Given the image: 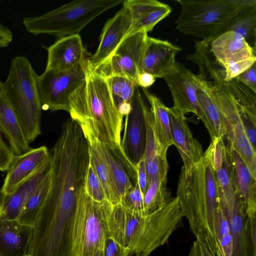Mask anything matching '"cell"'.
<instances>
[{
  "label": "cell",
  "mask_w": 256,
  "mask_h": 256,
  "mask_svg": "<svg viewBox=\"0 0 256 256\" xmlns=\"http://www.w3.org/2000/svg\"><path fill=\"white\" fill-rule=\"evenodd\" d=\"M86 82L68 100L71 118L84 134L94 136L110 148L122 150L121 132L123 116L118 112L106 80L84 60Z\"/></svg>",
  "instance_id": "obj_1"
},
{
  "label": "cell",
  "mask_w": 256,
  "mask_h": 256,
  "mask_svg": "<svg viewBox=\"0 0 256 256\" xmlns=\"http://www.w3.org/2000/svg\"><path fill=\"white\" fill-rule=\"evenodd\" d=\"M182 214L196 240L216 256L215 218L220 204L215 172L208 156L190 169L182 166L176 192Z\"/></svg>",
  "instance_id": "obj_2"
},
{
  "label": "cell",
  "mask_w": 256,
  "mask_h": 256,
  "mask_svg": "<svg viewBox=\"0 0 256 256\" xmlns=\"http://www.w3.org/2000/svg\"><path fill=\"white\" fill-rule=\"evenodd\" d=\"M206 82L224 127L228 146L238 154L256 178V151L246 135L240 114L242 106L256 107V93L235 78Z\"/></svg>",
  "instance_id": "obj_3"
},
{
  "label": "cell",
  "mask_w": 256,
  "mask_h": 256,
  "mask_svg": "<svg viewBox=\"0 0 256 256\" xmlns=\"http://www.w3.org/2000/svg\"><path fill=\"white\" fill-rule=\"evenodd\" d=\"M252 0H176L181 10L176 22L182 33L211 44L227 32Z\"/></svg>",
  "instance_id": "obj_4"
},
{
  "label": "cell",
  "mask_w": 256,
  "mask_h": 256,
  "mask_svg": "<svg viewBox=\"0 0 256 256\" xmlns=\"http://www.w3.org/2000/svg\"><path fill=\"white\" fill-rule=\"evenodd\" d=\"M38 75L25 56L14 58L4 83L12 105L28 143L41 134L42 106L37 86Z\"/></svg>",
  "instance_id": "obj_5"
},
{
  "label": "cell",
  "mask_w": 256,
  "mask_h": 256,
  "mask_svg": "<svg viewBox=\"0 0 256 256\" xmlns=\"http://www.w3.org/2000/svg\"><path fill=\"white\" fill-rule=\"evenodd\" d=\"M124 0H76L44 14L26 16L23 24L34 35L50 34L59 38L79 34L91 21Z\"/></svg>",
  "instance_id": "obj_6"
},
{
  "label": "cell",
  "mask_w": 256,
  "mask_h": 256,
  "mask_svg": "<svg viewBox=\"0 0 256 256\" xmlns=\"http://www.w3.org/2000/svg\"><path fill=\"white\" fill-rule=\"evenodd\" d=\"M107 202H96L87 194L84 187L82 189L74 220L70 256H90L103 247Z\"/></svg>",
  "instance_id": "obj_7"
},
{
  "label": "cell",
  "mask_w": 256,
  "mask_h": 256,
  "mask_svg": "<svg viewBox=\"0 0 256 256\" xmlns=\"http://www.w3.org/2000/svg\"><path fill=\"white\" fill-rule=\"evenodd\" d=\"M183 216L176 196L172 198L162 207L144 216L134 254L150 256L154 250L166 244L180 226Z\"/></svg>",
  "instance_id": "obj_8"
},
{
  "label": "cell",
  "mask_w": 256,
  "mask_h": 256,
  "mask_svg": "<svg viewBox=\"0 0 256 256\" xmlns=\"http://www.w3.org/2000/svg\"><path fill=\"white\" fill-rule=\"evenodd\" d=\"M83 63L63 72L44 70L37 78V86L42 109L54 112H68L70 95L86 82V74Z\"/></svg>",
  "instance_id": "obj_9"
},
{
  "label": "cell",
  "mask_w": 256,
  "mask_h": 256,
  "mask_svg": "<svg viewBox=\"0 0 256 256\" xmlns=\"http://www.w3.org/2000/svg\"><path fill=\"white\" fill-rule=\"evenodd\" d=\"M148 36V32L144 30L126 36L106 60L96 68H92L105 78L122 76L136 84L142 72V61Z\"/></svg>",
  "instance_id": "obj_10"
},
{
  "label": "cell",
  "mask_w": 256,
  "mask_h": 256,
  "mask_svg": "<svg viewBox=\"0 0 256 256\" xmlns=\"http://www.w3.org/2000/svg\"><path fill=\"white\" fill-rule=\"evenodd\" d=\"M172 94L174 106L184 115L192 112L204 123L210 138L212 131L199 106L196 90L200 84L198 75L182 64L176 62L174 68L162 78Z\"/></svg>",
  "instance_id": "obj_11"
},
{
  "label": "cell",
  "mask_w": 256,
  "mask_h": 256,
  "mask_svg": "<svg viewBox=\"0 0 256 256\" xmlns=\"http://www.w3.org/2000/svg\"><path fill=\"white\" fill-rule=\"evenodd\" d=\"M87 141L96 148L108 168L112 184L120 203L121 198L130 191L137 182L136 169L122 150L110 148L94 136L84 134Z\"/></svg>",
  "instance_id": "obj_12"
},
{
  "label": "cell",
  "mask_w": 256,
  "mask_h": 256,
  "mask_svg": "<svg viewBox=\"0 0 256 256\" xmlns=\"http://www.w3.org/2000/svg\"><path fill=\"white\" fill-rule=\"evenodd\" d=\"M131 106L130 113L125 116L124 133L121 146L128 159L136 168L145 152V110L147 107L138 86L136 88Z\"/></svg>",
  "instance_id": "obj_13"
},
{
  "label": "cell",
  "mask_w": 256,
  "mask_h": 256,
  "mask_svg": "<svg viewBox=\"0 0 256 256\" xmlns=\"http://www.w3.org/2000/svg\"><path fill=\"white\" fill-rule=\"evenodd\" d=\"M144 216L129 210L120 204L112 205L107 202L104 212L106 231L118 243L134 253Z\"/></svg>",
  "instance_id": "obj_14"
},
{
  "label": "cell",
  "mask_w": 256,
  "mask_h": 256,
  "mask_svg": "<svg viewBox=\"0 0 256 256\" xmlns=\"http://www.w3.org/2000/svg\"><path fill=\"white\" fill-rule=\"evenodd\" d=\"M46 146L30 148L26 152L14 155L7 170L0 190V196H6L33 175L48 159Z\"/></svg>",
  "instance_id": "obj_15"
},
{
  "label": "cell",
  "mask_w": 256,
  "mask_h": 256,
  "mask_svg": "<svg viewBox=\"0 0 256 256\" xmlns=\"http://www.w3.org/2000/svg\"><path fill=\"white\" fill-rule=\"evenodd\" d=\"M132 22V14L125 6L105 24L95 53L86 59L94 68L106 60L126 36Z\"/></svg>",
  "instance_id": "obj_16"
},
{
  "label": "cell",
  "mask_w": 256,
  "mask_h": 256,
  "mask_svg": "<svg viewBox=\"0 0 256 256\" xmlns=\"http://www.w3.org/2000/svg\"><path fill=\"white\" fill-rule=\"evenodd\" d=\"M169 114L172 144L181 156L183 168L188 170L203 157L202 147L193 136L184 114L173 106L169 108Z\"/></svg>",
  "instance_id": "obj_17"
},
{
  "label": "cell",
  "mask_w": 256,
  "mask_h": 256,
  "mask_svg": "<svg viewBox=\"0 0 256 256\" xmlns=\"http://www.w3.org/2000/svg\"><path fill=\"white\" fill-rule=\"evenodd\" d=\"M182 50V48L168 40L148 36L142 58V72L163 78L174 68L175 56Z\"/></svg>",
  "instance_id": "obj_18"
},
{
  "label": "cell",
  "mask_w": 256,
  "mask_h": 256,
  "mask_svg": "<svg viewBox=\"0 0 256 256\" xmlns=\"http://www.w3.org/2000/svg\"><path fill=\"white\" fill-rule=\"evenodd\" d=\"M45 70L63 72L82 64L84 60V48L79 34L59 38L46 48Z\"/></svg>",
  "instance_id": "obj_19"
},
{
  "label": "cell",
  "mask_w": 256,
  "mask_h": 256,
  "mask_svg": "<svg viewBox=\"0 0 256 256\" xmlns=\"http://www.w3.org/2000/svg\"><path fill=\"white\" fill-rule=\"evenodd\" d=\"M210 50L224 68L230 64L256 56V48L241 35L232 31L226 32L212 41Z\"/></svg>",
  "instance_id": "obj_20"
},
{
  "label": "cell",
  "mask_w": 256,
  "mask_h": 256,
  "mask_svg": "<svg viewBox=\"0 0 256 256\" xmlns=\"http://www.w3.org/2000/svg\"><path fill=\"white\" fill-rule=\"evenodd\" d=\"M146 138L144 154L147 176V185L156 176H167L168 165L166 152L156 136L150 108L145 110Z\"/></svg>",
  "instance_id": "obj_21"
},
{
  "label": "cell",
  "mask_w": 256,
  "mask_h": 256,
  "mask_svg": "<svg viewBox=\"0 0 256 256\" xmlns=\"http://www.w3.org/2000/svg\"><path fill=\"white\" fill-rule=\"evenodd\" d=\"M49 164L48 159L33 175L11 193L0 196L2 208L0 220L18 219L27 198L42 178L49 166Z\"/></svg>",
  "instance_id": "obj_22"
},
{
  "label": "cell",
  "mask_w": 256,
  "mask_h": 256,
  "mask_svg": "<svg viewBox=\"0 0 256 256\" xmlns=\"http://www.w3.org/2000/svg\"><path fill=\"white\" fill-rule=\"evenodd\" d=\"M0 132L8 140L16 155L23 154L31 148L16 114L4 93L0 95Z\"/></svg>",
  "instance_id": "obj_23"
},
{
  "label": "cell",
  "mask_w": 256,
  "mask_h": 256,
  "mask_svg": "<svg viewBox=\"0 0 256 256\" xmlns=\"http://www.w3.org/2000/svg\"><path fill=\"white\" fill-rule=\"evenodd\" d=\"M228 149L234 168L238 193L248 218L256 215V178L240 156L233 149Z\"/></svg>",
  "instance_id": "obj_24"
},
{
  "label": "cell",
  "mask_w": 256,
  "mask_h": 256,
  "mask_svg": "<svg viewBox=\"0 0 256 256\" xmlns=\"http://www.w3.org/2000/svg\"><path fill=\"white\" fill-rule=\"evenodd\" d=\"M30 227L17 220H0V256H23L28 231Z\"/></svg>",
  "instance_id": "obj_25"
},
{
  "label": "cell",
  "mask_w": 256,
  "mask_h": 256,
  "mask_svg": "<svg viewBox=\"0 0 256 256\" xmlns=\"http://www.w3.org/2000/svg\"><path fill=\"white\" fill-rule=\"evenodd\" d=\"M142 89L150 106V110L156 136L163 149L167 152L168 148L172 144L169 108L166 107L158 98L147 88Z\"/></svg>",
  "instance_id": "obj_26"
},
{
  "label": "cell",
  "mask_w": 256,
  "mask_h": 256,
  "mask_svg": "<svg viewBox=\"0 0 256 256\" xmlns=\"http://www.w3.org/2000/svg\"><path fill=\"white\" fill-rule=\"evenodd\" d=\"M214 172L220 205L223 208H231L234 205L238 192L228 147L222 166Z\"/></svg>",
  "instance_id": "obj_27"
},
{
  "label": "cell",
  "mask_w": 256,
  "mask_h": 256,
  "mask_svg": "<svg viewBox=\"0 0 256 256\" xmlns=\"http://www.w3.org/2000/svg\"><path fill=\"white\" fill-rule=\"evenodd\" d=\"M196 90L198 101L202 112L212 131L211 140L226 136V131L218 110L213 100L208 83L200 78Z\"/></svg>",
  "instance_id": "obj_28"
},
{
  "label": "cell",
  "mask_w": 256,
  "mask_h": 256,
  "mask_svg": "<svg viewBox=\"0 0 256 256\" xmlns=\"http://www.w3.org/2000/svg\"><path fill=\"white\" fill-rule=\"evenodd\" d=\"M195 47V52L188 56L186 58L198 66V76L202 80L209 82L218 75L226 74L224 68L216 60L211 52L210 44L203 40L196 41Z\"/></svg>",
  "instance_id": "obj_29"
},
{
  "label": "cell",
  "mask_w": 256,
  "mask_h": 256,
  "mask_svg": "<svg viewBox=\"0 0 256 256\" xmlns=\"http://www.w3.org/2000/svg\"><path fill=\"white\" fill-rule=\"evenodd\" d=\"M172 10L168 4L154 0L132 22L126 36L142 30L147 32H152L158 23L169 16Z\"/></svg>",
  "instance_id": "obj_30"
},
{
  "label": "cell",
  "mask_w": 256,
  "mask_h": 256,
  "mask_svg": "<svg viewBox=\"0 0 256 256\" xmlns=\"http://www.w3.org/2000/svg\"><path fill=\"white\" fill-rule=\"evenodd\" d=\"M167 176H154L147 185L144 194V216L148 214L166 204L172 198L166 188Z\"/></svg>",
  "instance_id": "obj_31"
},
{
  "label": "cell",
  "mask_w": 256,
  "mask_h": 256,
  "mask_svg": "<svg viewBox=\"0 0 256 256\" xmlns=\"http://www.w3.org/2000/svg\"><path fill=\"white\" fill-rule=\"evenodd\" d=\"M48 168L39 183L27 198L22 208L17 220L22 225L31 228L34 224L47 190L48 183Z\"/></svg>",
  "instance_id": "obj_32"
},
{
  "label": "cell",
  "mask_w": 256,
  "mask_h": 256,
  "mask_svg": "<svg viewBox=\"0 0 256 256\" xmlns=\"http://www.w3.org/2000/svg\"><path fill=\"white\" fill-rule=\"evenodd\" d=\"M228 31H232L240 34L251 46L252 47L253 44L256 48V0H252L243 8Z\"/></svg>",
  "instance_id": "obj_33"
},
{
  "label": "cell",
  "mask_w": 256,
  "mask_h": 256,
  "mask_svg": "<svg viewBox=\"0 0 256 256\" xmlns=\"http://www.w3.org/2000/svg\"><path fill=\"white\" fill-rule=\"evenodd\" d=\"M106 79L118 110L130 107L131 101L138 86L136 82L122 76H112Z\"/></svg>",
  "instance_id": "obj_34"
},
{
  "label": "cell",
  "mask_w": 256,
  "mask_h": 256,
  "mask_svg": "<svg viewBox=\"0 0 256 256\" xmlns=\"http://www.w3.org/2000/svg\"><path fill=\"white\" fill-rule=\"evenodd\" d=\"M89 164L96 172L104 190L107 200L112 205L120 204L113 189L106 164L95 146L88 142Z\"/></svg>",
  "instance_id": "obj_35"
},
{
  "label": "cell",
  "mask_w": 256,
  "mask_h": 256,
  "mask_svg": "<svg viewBox=\"0 0 256 256\" xmlns=\"http://www.w3.org/2000/svg\"><path fill=\"white\" fill-rule=\"evenodd\" d=\"M84 189L94 200L100 203L108 201L100 180L90 164L86 174Z\"/></svg>",
  "instance_id": "obj_36"
},
{
  "label": "cell",
  "mask_w": 256,
  "mask_h": 256,
  "mask_svg": "<svg viewBox=\"0 0 256 256\" xmlns=\"http://www.w3.org/2000/svg\"><path fill=\"white\" fill-rule=\"evenodd\" d=\"M144 194L138 182L134 188L121 198L120 204L129 210L144 216Z\"/></svg>",
  "instance_id": "obj_37"
},
{
  "label": "cell",
  "mask_w": 256,
  "mask_h": 256,
  "mask_svg": "<svg viewBox=\"0 0 256 256\" xmlns=\"http://www.w3.org/2000/svg\"><path fill=\"white\" fill-rule=\"evenodd\" d=\"M104 256H132L133 252L114 240L106 231L103 246Z\"/></svg>",
  "instance_id": "obj_38"
},
{
  "label": "cell",
  "mask_w": 256,
  "mask_h": 256,
  "mask_svg": "<svg viewBox=\"0 0 256 256\" xmlns=\"http://www.w3.org/2000/svg\"><path fill=\"white\" fill-rule=\"evenodd\" d=\"M256 56H253L228 65L224 68L226 72L224 81L228 82L236 78L250 68L256 62Z\"/></svg>",
  "instance_id": "obj_39"
},
{
  "label": "cell",
  "mask_w": 256,
  "mask_h": 256,
  "mask_svg": "<svg viewBox=\"0 0 256 256\" xmlns=\"http://www.w3.org/2000/svg\"><path fill=\"white\" fill-rule=\"evenodd\" d=\"M214 227L217 249V245L221 240L230 234L226 215L220 204L216 212Z\"/></svg>",
  "instance_id": "obj_40"
},
{
  "label": "cell",
  "mask_w": 256,
  "mask_h": 256,
  "mask_svg": "<svg viewBox=\"0 0 256 256\" xmlns=\"http://www.w3.org/2000/svg\"><path fill=\"white\" fill-rule=\"evenodd\" d=\"M238 82L244 85L256 93V64H254L250 68L234 78Z\"/></svg>",
  "instance_id": "obj_41"
},
{
  "label": "cell",
  "mask_w": 256,
  "mask_h": 256,
  "mask_svg": "<svg viewBox=\"0 0 256 256\" xmlns=\"http://www.w3.org/2000/svg\"><path fill=\"white\" fill-rule=\"evenodd\" d=\"M15 154L0 136V171H7Z\"/></svg>",
  "instance_id": "obj_42"
},
{
  "label": "cell",
  "mask_w": 256,
  "mask_h": 256,
  "mask_svg": "<svg viewBox=\"0 0 256 256\" xmlns=\"http://www.w3.org/2000/svg\"><path fill=\"white\" fill-rule=\"evenodd\" d=\"M136 169L137 174V182L142 194H144L147 184V176L144 156L138 162L136 166Z\"/></svg>",
  "instance_id": "obj_43"
},
{
  "label": "cell",
  "mask_w": 256,
  "mask_h": 256,
  "mask_svg": "<svg viewBox=\"0 0 256 256\" xmlns=\"http://www.w3.org/2000/svg\"><path fill=\"white\" fill-rule=\"evenodd\" d=\"M188 256H216L201 242L196 240L191 246Z\"/></svg>",
  "instance_id": "obj_44"
},
{
  "label": "cell",
  "mask_w": 256,
  "mask_h": 256,
  "mask_svg": "<svg viewBox=\"0 0 256 256\" xmlns=\"http://www.w3.org/2000/svg\"><path fill=\"white\" fill-rule=\"evenodd\" d=\"M12 31L0 23V49L8 46L12 41Z\"/></svg>",
  "instance_id": "obj_45"
},
{
  "label": "cell",
  "mask_w": 256,
  "mask_h": 256,
  "mask_svg": "<svg viewBox=\"0 0 256 256\" xmlns=\"http://www.w3.org/2000/svg\"><path fill=\"white\" fill-rule=\"evenodd\" d=\"M156 78L151 74L142 72L138 76L136 84L141 88H146L152 86L156 80Z\"/></svg>",
  "instance_id": "obj_46"
},
{
  "label": "cell",
  "mask_w": 256,
  "mask_h": 256,
  "mask_svg": "<svg viewBox=\"0 0 256 256\" xmlns=\"http://www.w3.org/2000/svg\"><path fill=\"white\" fill-rule=\"evenodd\" d=\"M90 256H104L103 247L97 250Z\"/></svg>",
  "instance_id": "obj_47"
},
{
  "label": "cell",
  "mask_w": 256,
  "mask_h": 256,
  "mask_svg": "<svg viewBox=\"0 0 256 256\" xmlns=\"http://www.w3.org/2000/svg\"><path fill=\"white\" fill-rule=\"evenodd\" d=\"M4 93V83L0 80V95Z\"/></svg>",
  "instance_id": "obj_48"
},
{
  "label": "cell",
  "mask_w": 256,
  "mask_h": 256,
  "mask_svg": "<svg viewBox=\"0 0 256 256\" xmlns=\"http://www.w3.org/2000/svg\"><path fill=\"white\" fill-rule=\"evenodd\" d=\"M1 215H2V208H1V205H0V218H1Z\"/></svg>",
  "instance_id": "obj_49"
}]
</instances>
